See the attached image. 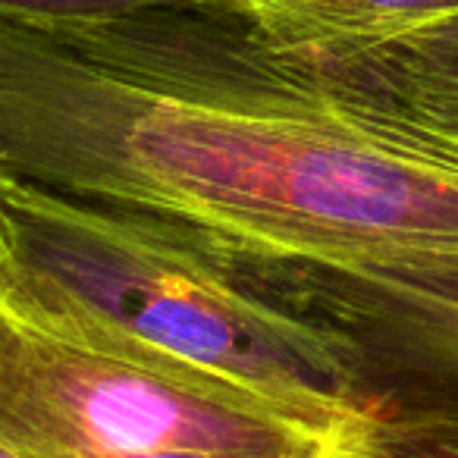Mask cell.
I'll return each instance as SVG.
<instances>
[{
	"mask_svg": "<svg viewBox=\"0 0 458 458\" xmlns=\"http://www.w3.org/2000/svg\"><path fill=\"white\" fill-rule=\"evenodd\" d=\"M0 179L145 216L216 264L458 276V166L333 107L239 13L0 22Z\"/></svg>",
	"mask_w": 458,
	"mask_h": 458,
	"instance_id": "cell-1",
	"label": "cell"
},
{
	"mask_svg": "<svg viewBox=\"0 0 458 458\" xmlns=\"http://www.w3.org/2000/svg\"><path fill=\"white\" fill-rule=\"evenodd\" d=\"M0 305L85 349L195 370L336 433L380 393L333 336L145 216L0 179Z\"/></svg>",
	"mask_w": 458,
	"mask_h": 458,
	"instance_id": "cell-2",
	"label": "cell"
},
{
	"mask_svg": "<svg viewBox=\"0 0 458 458\" xmlns=\"http://www.w3.org/2000/svg\"><path fill=\"white\" fill-rule=\"evenodd\" d=\"M361 437L216 377L66 343L0 305V443L26 458H345Z\"/></svg>",
	"mask_w": 458,
	"mask_h": 458,
	"instance_id": "cell-3",
	"label": "cell"
},
{
	"mask_svg": "<svg viewBox=\"0 0 458 458\" xmlns=\"http://www.w3.org/2000/svg\"><path fill=\"white\" fill-rule=\"evenodd\" d=\"M220 267L261 299L333 336L370 389L458 399V276L251 261Z\"/></svg>",
	"mask_w": 458,
	"mask_h": 458,
	"instance_id": "cell-4",
	"label": "cell"
},
{
	"mask_svg": "<svg viewBox=\"0 0 458 458\" xmlns=\"http://www.w3.org/2000/svg\"><path fill=\"white\" fill-rule=\"evenodd\" d=\"M286 54L333 107L458 166V20L339 51Z\"/></svg>",
	"mask_w": 458,
	"mask_h": 458,
	"instance_id": "cell-5",
	"label": "cell"
},
{
	"mask_svg": "<svg viewBox=\"0 0 458 458\" xmlns=\"http://www.w3.org/2000/svg\"><path fill=\"white\" fill-rule=\"evenodd\" d=\"M283 51L320 54L458 20V0H226Z\"/></svg>",
	"mask_w": 458,
	"mask_h": 458,
	"instance_id": "cell-6",
	"label": "cell"
},
{
	"mask_svg": "<svg viewBox=\"0 0 458 458\" xmlns=\"http://www.w3.org/2000/svg\"><path fill=\"white\" fill-rule=\"evenodd\" d=\"M377 414L345 458H458V399L377 389Z\"/></svg>",
	"mask_w": 458,
	"mask_h": 458,
	"instance_id": "cell-7",
	"label": "cell"
},
{
	"mask_svg": "<svg viewBox=\"0 0 458 458\" xmlns=\"http://www.w3.org/2000/svg\"><path fill=\"white\" fill-rule=\"evenodd\" d=\"M157 10H191V13H236L226 0H0V22L32 29L41 35H66L76 29L157 13Z\"/></svg>",
	"mask_w": 458,
	"mask_h": 458,
	"instance_id": "cell-8",
	"label": "cell"
},
{
	"mask_svg": "<svg viewBox=\"0 0 458 458\" xmlns=\"http://www.w3.org/2000/svg\"><path fill=\"white\" fill-rule=\"evenodd\" d=\"M123 458H214V455H198V452H141V455H123Z\"/></svg>",
	"mask_w": 458,
	"mask_h": 458,
	"instance_id": "cell-9",
	"label": "cell"
},
{
	"mask_svg": "<svg viewBox=\"0 0 458 458\" xmlns=\"http://www.w3.org/2000/svg\"><path fill=\"white\" fill-rule=\"evenodd\" d=\"M0 458H26L22 452H16V449H10L7 443H0Z\"/></svg>",
	"mask_w": 458,
	"mask_h": 458,
	"instance_id": "cell-10",
	"label": "cell"
}]
</instances>
